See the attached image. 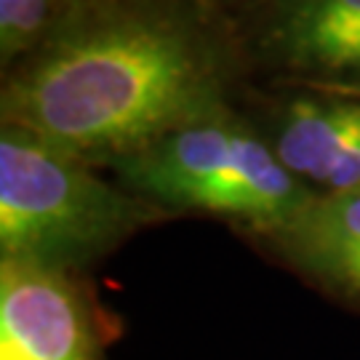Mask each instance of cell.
Listing matches in <instances>:
<instances>
[{"label":"cell","instance_id":"cell-7","mask_svg":"<svg viewBox=\"0 0 360 360\" xmlns=\"http://www.w3.org/2000/svg\"><path fill=\"white\" fill-rule=\"evenodd\" d=\"M358 38L360 0H281L262 51L270 65L321 86Z\"/></svg>","mask_w":360,"mask_h":360},{"label":"cell","instance_id":"cell-4","mask_svg":"<svg viewBox=\"0 0 360 360\" xmlns=\"http://www.w3.org/2000/svg\"><path fill=\"white\" fill-rule=\"evenodd\" d=\"M115 323L86 275L0 259V360H110Z\"/></svg>","mask_w":360,"mask_h":360},{"label":"cell","instance_id":"cell-5","mask_svg":"<svg viewBox=\"0 0 360 360\" xmlns=\"http://www.w3.org/2000/svg\"><path fill=\"white\" fill-rule=\"evenodd\" d=\"M251 245L334 304L360 315V184L315 193L288 224Z\"/></svg>","mask_w":360,"mask_h":360},{"label":"cell","instance_id":"cell-3","mask_svg":"<svg viewBox=\"0 0 360 360\" xmlns=\"http://www.w3.org/2000/svg\"><path fill=\"white\" fill-rule=\"evenodd\" d=\"M112 168L126 190L168 217L221 219L248 243L278 232L315 198L232 112L184 126Z\"/></svg>","mask_w":360,"mask_h":360},{"label":"cell","instance_id":"cell-6","mask_svg":"<svg viewBox=\"0 0 360 360\" xmlns=\"http://www.w3.org/2000/svg\"><path fill=\"white\" fill-rule=\"evenodd\" d=\"M360 142V94L312 89L275 117L267 144L294 176L326 193L345 155Z\"/></svg>","mask_w":360,"mask_h":360},{"label":"cell","instance_id":"cell-10","mask_svg":"<svg viewBox=\"0 0 360 360\" xmlns=\"http://www.w3.org/2000/svg\"><path fill=\"white\" fill-rule=\"evenodd\" d=\"M272 3H281V0H272Z\"/></svg>","mask_w":360,"mask_h":360},{"label":"cell","instance_id":"cell-9","mask_svg":"<svg viewBox=\"0 0 360 360\" xmlns=\"http://www.w3.org/2000/svg\"><path fill=\"white\" fill-rule=\"evenodd\" d=\"M315 89H331V91H349V94H360V38L349 46L345 56L336 62L331 75L323 80Z\"/></svg>","mask_w":360,"mask_h":360},{"label":"cell","instance_id":"cell-2","mask_svg":"<svg viewBox=\"0 0 360 360\" xmlns=\"http://www.w3.org/2000/svg\"><path fill=\"white\" fill-rule=\"evenodd\" d=\"M166 219L91 163L0 123V259L86 275Z\"/></svg>","mask_w":360,"mask_h":360},{"label":"cell","instance_id":"cell-8","mask_svg":"<svg viewBox=\"0 0 360 360\" xmlns=\"http://www.w3.org/2000/svg\"><path fill=\"white\" fill-rule=\"evenodd\" d=\"M67 0H0V62L11 70L49 38Z\"/></svg>","mask_w":360,"mask_h":360},{"label":"cell","instance_id":"cell-1","mask_svg":"<svg viewBox=\"0 0 360 360\" xmlns=\"http://www.w3.org/2000/svg\"><path fill=\"white\" fill-rule=\"evenodd\" d=\"M230 53L181 0H67L49 38L6 70L0 123L91 166L227 115Z\"/></svg>","mask_w":360,"mask_h":360}]
</instances>
